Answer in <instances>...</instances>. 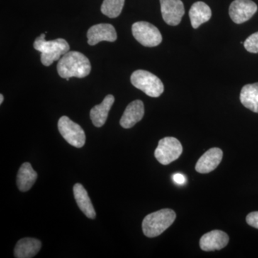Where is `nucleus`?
<instances>
[{
  "label": "nucleus",
  "instance_id": "nucleus-8",
  "mask_svg": "<svg viewBox=\"0 0 258 258\" xmlns=\"http://www.w3.org/2000/svg\"><path fill=\"white\" fill-rule=\"evenodd\" d=\"M257 11V5L252 0H235L231 3L229 14L234 23L242 24L248 21Z\"/></svg>",
  "mask_w": 258,
  "mask_h": 258
},
{
  "label": "nucleus",
  "instance_id": "nucleus-20",
  "mask_svg": "<svg viewBox=\"0 0 258 258\" xmlns=\"http://www.w3.org/2000/svg\"><path fill=\"white\" fill-rule=\"evenodd\" d=\"M125 0H104L101 5V12L110 18L119 16L124 6Z\"/></svg>",
  "mask_w": 258,
  "mask_h": 258
},
{
  "label": "nucleus",
  "instance_id": "nucleus-1",
  "mask_svg": "<svg viewBox=\"0 0 258 258\" xmlns=\"http://www.w3.org/2000/svg\"><path fill=\"white\" fill-rule=\"evenodd\" d=\"M57 70L62 79L73 77L83 79L91 73V66L86 56L81 52L71 51L62 56L57 64Z\"/></svg>",
  "mask_w": 258,
  "mask_h": 258
},
{
  "label": "nucleus",
  "instance_id": "nucleus-6",
  "mask_svg": "<svg viewBox=\"0 0 258 258\" xmlns=\"http://www.w3.org/2000/svg\"><path fill=\"white\" fill-rule=\"evenodd\" d=\"M132 29L134 38L144 46L156 47L162 41L159 29L147 22H137Z\"/></svg>",
  "mask_w": 258,
  "mask_h": 258
},
{
  "label": "nucleus",
  "instance_id": "nucleus-9",
  "mask_svg": "<svg viewBox=\"0 0 258 258\" xmlns=\"http://www.w3.org/2000/svg\"><path fill=\"white\" fill-rule=\"evenodd\" d=\"M163 20L167 25L176 26L184 15V7L181 0H160Z\"/></svg>",
  "mask_w": 258,
  "mask_h": 258
},
{
  "label": "nucleus",
  "instance_id": "nucleus-18",
  "mask_svg": "<svg viewBox=\"0 0 258 258\" xmlns=\"http://www.w3.org/2000/svg\"><path fill=\"white\" fill-rule=\"evenodd\" d=\"M37 179L36 171L34 170L31 164L24 163L19 169L17 176V184L21 191H27L31 189Z\"/></svg>",
  "mask_w": 258,
  "mask_h": 258
},
{
  "label": "nucleus",
  "instance_id": "nucleus-7",
  "mask_svg": "<svg viewBox=\"0 0 258 258\" xmlns=\"http://www.w3.org/2000/svg\"><path fill=\"white\" fill-rule=\"evenodd\" d=\"M58 130L68 143L76 148H81L86 143V134L81 125L75 123L68 116L59 119Z\"/></svg>",
  "mask_w": 258,
  "mask_h": 258
},
{
  "label": "nucleus",
  "instance_id": "nucleus-17",
  "mask_svg": "<svg viewBox=\"0 0 258 258\" xmlns=\"http://www.w3.org/2000/svg\"><path fill=\"white\" fill-rule=\"evenodd\" d=\"M190 21L193 28H198L211 18L212 10L206 3L197 2L194 3L189 13Z\"/></svg>",
  "mask_w": 258,
  "mask_h": 258
},
{
  "label": "nucleus",
  "instance_id": "nucleus-10",
  "mask_svg": "<svg viewBox=\"0 0 258 258\" xmlns=\"http://www.w3.org/2000/svg\"><path fill=\"white\" fill-rule=\"evenodd\" d=\"M88 43L96 45L102 41L114 42L117 39L114 27L110 24H98L88 30Z\"/></svg>",
  "mask_w": 258,
  "mask_h": 258
},
{
  "label": "nucleus",
  "instance_id": "nucleus-24",
  "mask_svg": "<svg viewBox=\"0 0 258 258\" xmlns=\"http://www.w3.org/2000/svg\"><path fill=\"white\" fill-rule=\"evenodd\" d=\"M3 101H4V96L3 94H1L0 95V104L3 103Z\"/></svg>",
  "mask_w": 258,
  "mask_h": 258
},
{
  "label": "nucleus",
  "instance_id": "nucleus-22",
  "mask_svg": "<svg viewBox=\"0 0 258 258\" xmlns=\"http://www.w3.org/2000/svg\"><path fill=\"white\" fill-rule=\"evenodd\" d=\"M246 221L251 227L258 229V212H253L249 213L246 217Z\"/></svg>",
  "mask_w": 258,
  "mask_h": 258
},
{
  "label": "nucleus",
  "instance_id": "nucleus-2",
  "mask_svg": "<svg viewBox=\"0 0 258 258\" xmlns=\"http://www.w3.org/2000/svg\"><path fill=\"white\" fill-rule=\"evenodd\" d=\"M34 48L41 52V62L45 66H50L54 61L60 60L62 56L69 52L70 45L66 40L57 38L47 41L45 34L37 37Z\"/></svg>",
  "mask_w": 258,
  "mask_h": 258
},
{
  "label": "nucleus",
  "instance_id": "nucleus-4",
  "mask_svg": "<svg viewBox=\"0 0 258 258\" xmlns=\"http://www.w3.org/2000/svg\"><path fill=\"white\" fill-rule=\"evenodd\" d=\"M132 85L147 96L157 98L162 94L164 86L160 79L149 71L138 70L131 76Z\"/></svg>",
  "mask_w": 258,
  "mask_h": 258
},
{
  "label": "nucleus",
  "instance_id": "nucleus-21",
  "mask_svg": "<svg viewBox=\"0 0 258 258\" xmlns=\"http://www.w3.org/2000/svg\"><path fill=\"white\" fill-rule=\"evenodd\" d=\"M244 47L251 53H258V32H254L246 39Z\"/></svg>",
  "mask_w": 258,
  "mask_h": 258
},
{
  "label": "nucleus",
  "instance_id": "nucleus-5",
  "mask_svg": "<svg viewBox=\"0 0 258 258\" xmlns=\"http://www.w3.org/2000/svg\"><path fill=\"white\" fill-rule=\"evenodd\" d=\"M182 152V146L177 139L165 137L159 141L154 156L160 164L168 165L179 159Z\"/></svg>",
  "mask_w": 258,
  "mask_h": 258
},
{
  "label": "nucleus",
  "instance_id": "nucleus-19",
  "mask_svg": "<svg viewBox=\"0 0 258 258\" xmlns=\"http://www.w3.org/2000/svg\"><path fill=\"white\" fill-rule=\"evenodd\" d=\"M240 101L245 108L258 113V83L247 84L241 90Z\"/></svg>",
  "mask_w": 258,
  "mask_h": 258
},
{
  "label": "nucleus",
  "instance_id": "nucleus-11",
  "mask_svg": "<svg viewBox=\"0 0 258 258\" xmlns=\"http://www.w3.org/2000/svg\"><path fill=\"white\" fill-rule=\"evenodd\" d=\"M223 152L219 148H212L199 159L195 169L200 174H208L215 170L222 161Z\"/></svg>",
  "mask_w": 258,
  "mask_h": 258
},
{
  "label": "nucleus",
  "instance_id": "nucleus-14",
  "mask_svg": "<svg viewBox=\"0 0 258 258\" xmlns=\"http://www.w3.org/2000/svg\"><path fill=\"white\" fill-rule=\"evenodd\" d=\"M42 247V242L37 239L25 237L17 242L14 254L17 258L35 257Z\"/></svg>",
  "mask_w": 258,
  "mask_h": 258
},
{
  "label": "nucleus",
  "instance_id": "nucleus-23",
  "mask_svg": "<svg viewBox=\"0 0 258 258\" xmlns=\"http://www.w3.org/2000/svg\"><path fill=\"white\" fill-rule=\"evenodd\" d=\"M174 181L176 184H183L186 181V178L181 174H176L174 175Z\"/></svg>",
  "mask_w": 258,
  "mask_h": 258
},
{
  "label": "nucleus",
  "instance_id": "nucleus-3",
  "mask_svg": "<svg viewBox=\"0 0 258 258\" xmlns=\"http://www.w3.org/2000/svg\"><path fill=\"white\" fill-rule=\"evenodd\" d=\"M176 213L170 209H162L147 215L142 222V230L147 237H157L160 235L176 220Z\"/></svg>",
  "mask_w": 258,
  "mask_h": 258
},
{
  "label": "nucleus",
  "instance_id": "nucleus-12",
  "mask_svg": "<svg viewBox=\"0 0 258 258\" xmlns=\"http://www.w3.org/2000/svg\"><path fill=\"white\" fill-rule=\"evenodd\" d=\"M229 242V236L221 230H212L201 237L200 245L206 252L220 250L225 247Z\"/></svg>",
  "mask_w": 258,
  "mask_h": 258
},
{
  "label": "nucleus",
  "instance_id": "nucleus-16",
  "mask_svg": "<svg viewBox=\"0 0 258 258\" xmlns=\"http://www.w3.org/2000/svg\"><path fill=\"white\" fill-rule=\"evenodd\" d=\"M75 200L77 203L80 210L85 214L86 217L90 219L96 218V213L91 203V199L88 196L87 191L82 184H76L74 186Z\"/></svg>",
  "mask_w": 258,
  "mask_h": 258
},
{
  "label": "nucleus",
  "instance_id": "nucleus-15",
  "mask_svg": "<svg viewBox=\"0 0 258 258\" xmlns=\"http://www.w3.org/2000/svg\"><path fill=\"white\" fill-rule=\"evenodd\" d=\"M114 101V96L108 95L103 99L101 104L95 106L91 110L90 117L95 126L101 127L105 124L108 118V113Z\"/></svg>",
  "mask_w": 258,
  "mask_h": 258
},
{
  "label": "nucleus",
  "instance_id": "nucleus-13",
  "mask_svg": "<svg viewBox=\"0 0 258 258\" xmlns=\"http://www.w3.org/2000/svg\"><path fill=\"white\" fill-rule=\"evenodd\" d=\"M144 105L140 100H136L129 103L120 120V124L123 128H132L134 125L143 118Z\"/></svg>",
  "mask_w": 258,
  "mask_h": 258
}]
</instances>
